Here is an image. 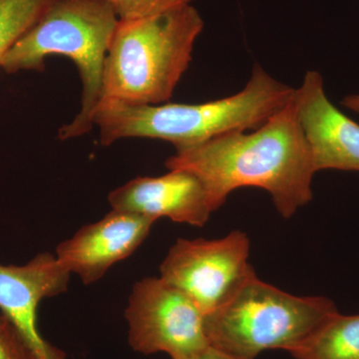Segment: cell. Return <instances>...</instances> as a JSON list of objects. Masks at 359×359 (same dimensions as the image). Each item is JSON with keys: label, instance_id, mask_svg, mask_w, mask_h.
I'll use <instances>...</instances> for the list:
<instances>
[{"label": "cell", "instance_id": "obj_9", "mask_svg": "<svg viewBox=\"0 0 359 359\" xmlns=\"http://www.w3.org/2000/svg\"><path fill=\"white\" fill-rule=\"evenodd\" d=\"M294 102L316 173L359 172V125L330 102L320 72L306 73Z\"/></svg>", "mask_w": 359, "mask_h": 359}, {"label": "cell", "instance_id": "obj_16", "mask_svg": "<svg viewBox=\"0 0 359 359\" xmlns=\"http://www.w3.org/2000/svg\"><path fill=\"white\" fill-rule=\"evenodd\" d=\"M189 359H238L230 354L224 353L219 349L215 348L211 346L205 347L204 351H200L199 353L194 355L193 358Z\"/></svg>", "mask_w": 359, "mask_h": 359}, {"label": "cell", "instance_id": "obj_13", "mask_svg": "<svg viewBox=\"0 0 359 359\" xmlns=\"http://www.w3.org/2000/svg\"><path fill=\"white\" fill-rule=\"evenodd\" d=\"M53 0H0V67L8 51L46 13Z\"/></svg>", "mask_w": 359, "mask_h": 359}, {"label": "cell", "instance_id": "obj_8", "mask_svg": "<svg viewBox=\"0 0 359 359\" xmlns=\"http://www.w3.org/2000/svg\"><path fill=\"white\" fill-rule=\"evenodd\" d=\"M71 273L55 255L43 252L23 266L0 264V313L11 321L39 359H66L37 327L40 302L67 290Z\"/></svg>", "mask_w": 359, "mask_h": 359}, {"label": "cell", "instance_id": "obj_14", "mask_svg": "<svg viewBox=\"0 0 359 359\" xmlns=\"http://www.w3.org/2000/svg\"><path fill=\"white\" fill-rule=\"evenodd\" d=\"M114 8L119 20H139L185 4L195 0H105Z\"/></svg>", "mask_w": 359, "mask_h": 359}, {"label": "cell", "instance_id": "obj_17", "mask_svg": "<svg viewBox=\"0 0 359 359\" xmlns=\"http://www.w3.org/2000/svg\"><path fill=\"white\" fill-rule=\"evenodd\" d=\"M342 106L359 114V94H351L342 99Z\"/></svg>", "mask_w": 359, "mask_h": 359}, {"label": "cell", "instance_id": "obj_3", "mask_svg": "<svg viewBox=\"0 0 359 359\" xmlns=\"http://www.w3.org/2000/svg\"><path fill=\"white\" fill-rule=\"evenodd\" d=\"M204 25L192 4L119 20L106 56L101 100L132 105L169 102L192 62Z\"/></svg>", "mask_w": 359, "mask_h": 359}, {"label": "cell", "instance_id": "obj_6", "mask_svg": "<svg viewBox=\"0 0 359 359\" xmlns=\"http://www.w3.org/2000/svg\"><path fill=\"white\" fill-rule=\"evenodd\" d=\"M125 316L129 344L137 353L189 359L210 346L202 309L162 278H143L134 285Z\"/></svg>", "mask_w": 359, "mask_h": 359}, {"label": "cell", "instance_id": "obj_7", "mask_svg": "<svg viewBox=\"0 0 359 359\" xmlns=\"http://www.w3.org/2000/svg\"><path fill=\"white\" fill-rule=\"evenodd\" d=\"M249 256L250 240L243 231L219 240L180 238L161 264L160 278L185 292L207 316L255 273Z\"/></svg>", "mask_w": 359, "mask_h": 359}, {"label": "cell", "instance_id": "obj_11", "mask_svg": "<svg viewBox=\"0 0 359 359\" xmlns=\"http://www.w3.org/2000/svg\"><path fill=\"white\" fill-rule=\"evenodd\" d=\"M108 201L113 210L196 226H204L214 212L204 183L183 169L160 177H137L110 192Z\"/></svg>", "mask_w": 359, "mask_h": 359}, {"label": "cell", "instance_id": "obj_12", "mask_svg": "<svg viewBox=\"0 0 359 359\" xmlns=\"http://www.w3.org/2000/svg\"><path fill=\"white\" fill-rule=\"evenodd\" d=\"M287 353L294 359H359V314H332Z\"/></svg>", "mask_w": 359, "mask_h": 359}, {"label": "cell", "instance_id": "obj_1", "mask_svg": "<svg viewBox=\"0 0 359 359\" xmlns=\"http://www.w3.org/2000/svg\"><path fill=\"white\" fill-rule=\"evenodd\" d=\"M166 167L187 170L199 177L214 212L231 192L243 187L266 190L285 219L313 197L311 184L316 171L294 97L250 133L231 132L176 149V154L167 159Z\"/></svg>", "mask_w": 359, "mask_h": 359}, {"label": "cell", "instance_id": "obj_4", "mask_svg": "<svg viewBox=\"0 0 359 359\" xmlns=\"http://www.w3.org/2000/svg\"><path fill=\"white\" fill-rule=\"evenodd\" d=\"M119 22L105 0H53L46 13L1 63L7 74L45 69L51 56L73 61L82 82L81 106L74 119L58 131L61 141L88 134L102 97L103 73L111 40Z\"/></svg>", "mask_w": 359, "mask_h": 359}, {"label": "cell", "instance_id": "obj_15", "mask_svg": "<svg viewBox=\"0 0 359 359\" xmlns=\"http://www.w3.org/2000/svg\"><path fill=\"white\" fill-rule=\"evenodd\" d=\"M0 359H39L32 347L0 313Z\"/></svg>", "mask_w": 359, "mask_h": 359}, {"label": "cell", "instance_id": "obj_10", "mask_svg": "<svg viewBox=\"0 0 359 359\" xmlns=\"http://www.w3.org/2000/svg\"><path fill=\"white\" fill-rule=\"evenodd\" d=\"M157 219L136 212L112 210L61 243L55 256L85 285L100 280L108 269L140 247Z\"/></svg>", "mask_w": 359, "mask_h": 359}, {"label": "cell", "instance_id": "obj_2", "mask_svg": "<svg viewBox=\"0 0 359 359\" xmlns=\"http://www.w3.org/2000/svg\"><path fill=\"white\" fill-rule=\"evenodd\" d=\"M294 89L255 65L249 82L235 95L200 104L132 105L101 100L93 125L102 146L146 138L170 142L176 149L190 147L231 132L259 128L292 100Z\"/></svg>", "mask_w": 359, "mask_h": 359}, {"label": "cell", "instance_id": "obj_5", "mask_svg": "<svg viewBox=\"0 0 359 359\" xmlns=\"http://www.w3.org/2000/svg\"><path fill=\"white\" fill-rule=\"evenodd\" d=\"M325 297H297L263 282L256 273L226 304L205 316L210 346L238 359L266 349L289 351L337 313Z\"/></svg>", "mask_w": 359, "mask_h": 359}]
</instances>
